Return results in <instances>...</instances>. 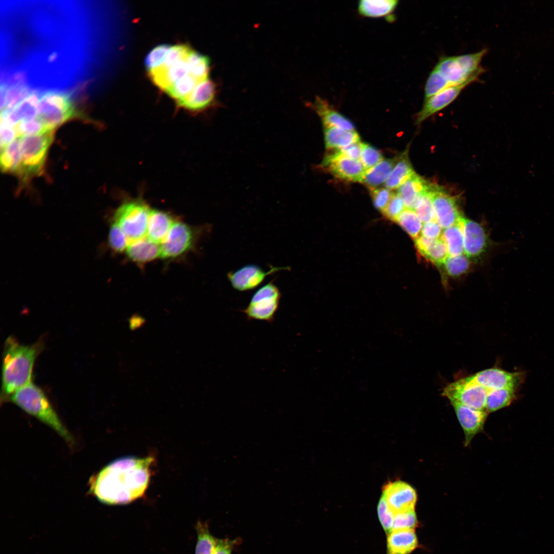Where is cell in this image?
Instances as JSON below:
<instances>
[{
	"label": "cell",
	"mask_w": 554,
	"mask_h": 554,
	"mask_svg": "<svg viewBox=\"0 0 554 554\" xmlns=\"http://www.w3.org/2000/svg\"><path fill=\"white\" fill-rule=\"evenodd\" d=\"M43 349L41 341L24 345L13 337L7 338L3 355L2 402H6L12 393L31 382L34 363Z\"/></svg>",
	"instance_id": "2"
},
{
	"label": "cell",
	"mask_w": 554,
	"mask_h": 554,
	"mask_svg": "<svg viewBox=\"0 0 554 554\" xmlns=\"http://www.w3.org/2000/svg\"><path fill=\"white\" fill-rule=\"evenodd\" d=\"M28 414L44 423L66 442L73 443V438L63 423L44 391L32 382L21 388L7 399Z\"/></svg>",
	"instance_id": "4"
},
{
	"label": "cell",
	"mask_w": 554,
	"mask_h": 554,
	"mask_svg": "<svg viewBox=\"0 0 554 554\" xmlns=\"http://www.w3.org/2000/svg\"><path fill=\"white\" fill-rule=\"evenodd\" d=\"M338 150L342 154L348 157L360 160L362 151V143L361 142H357Z\"/></svg>",
	"instance_id": "53"
},
{
	"label": "cell",
	"mask_w": 554,
	"mask_h": 554,
	"mask_svg": "<svg viewBox=\"0 0 554 554\" xmlns=\"http://www.w3.org/2000/svg\"><path fill=\"white\" fill-rule=\"evenodd\" d=\"M273 279L256 290L246 307L241 310L248 320L274 321L282 297Z\"/></svg>",
	"instance_id": "8"
},
{
	"label": "cell",
	"mask_w": 554,
	"mask_h": 554,
	"mask_svg": "<svg viewBox=\"0 0 554 554\" xmlns=\"http://www.w3.org/2000/svg\"><path fill=\"white\" fill-rule=\"evenodd\" d=\"M405 208L404 203L400 195L398 193H393L388 204L382 212L386 217L395 221Z\"/></svg>",
	"instance_id": "48"
},
{
	"label": "cell",
	"mask_w": 554,
	"mask_h": 554,
	"mask_svg": "<svg viewBox=\"0 0 554 554\" xmlns=\"http://www.w3.org/2000/svg\"><path fill=\"white\" fill-rule=\"evenodd\" d=\"M37 112V117L48 130H53L74 113L69 95L56 91H49L41 95Z\"/></svg>",
	"instance_id": "7"
},
{
	"label": "cell",
	"mask_w": 554,
	"mask_h": 554,
	"mask_svg": "<svg viewBox=\"0 0 554 554\" xmlns=\"http://www.w3.org/2000/svg\"><path fill=\"white\" fill-rule=\"evenodd\" d=\"M423 256L437 265H442L449 257L447 247L441 238L436 240Z\"/></svg>",
	"instance_id": "41"
},
{
	"label": "cell",
	"mask_w": 554,
	"mask_h": 554,
	"mask_svg": "<svg viewBox=\"0 0 554 554\" xmlns=\"http://www.w3.org/2000/svg\"><path fill=\"white\" fill-rule=\"evenodd\" d=\"M441 238L447 247L449 256H457L464 252V236L461 221L458 224L444 229Z\"/></svg>",
	"instance_id": "33"
},
{
	"label": "cell",
	"mask_w": 554,
	"mask_h": 554,
	"mask_svg": "<svg viewBox=\"0 0 554 554\" xmlns=\"http://www.w3.org/2000/svg\"><path fill=\"white\" fill-rule=\"evenodd\" d=\"M195 529L197 542L195 554H213L217 539L211 534L207 522L198 521Z\"/></svg>",
	"instance_id": "35"
},
{
	"label": "cell",
	"mask_w": 554,
	"mask_h": 554,
	"mask_svg": "<svg viewBox=\"0 0 554 554\" xmlns=\"http://www.w3.org/2000/svg\"><path fill=\"white\" fill-rule=\"evenodd\" d=\"M443 228L437 220L424 223L421 230V235L431 239L441 238Z\"/></svg>",
	"instance_id": "50"
},
{
	"label": "cell",
	"mask_w": 554,
	"mask_h": 554,
	"mask_svg": "<svg viewBox=\"0 0 554 554\" xmlns=\"http://www.w3.org/2000/svg\"><path fill=\"white\" fill-rule=\"evenodd\" d=\"M414 173L406 151L397 157L395 165L384 184L385 188L389 190L398 188Z\"/></svg>",
	"instance_id": "29"
},
{
	"label": "cell",
	"mask_w": 554,
	"mask_h": 554,
	"mask_svg": "<svg viewBox=\"0 0 554 554\" xmlns=\"http://www.w3.org/2000/svg\"><path fill=\"white\" fill-rule=\"evenodd\" d=\"M432 183L414 173L398 189L406 208L414 211L423 196L428 192Z\"/></svg>",
	"instance_id": "20"
},
{
	"label": "cell",
	"mask_w": 554,
	"mask_h": 554,
	"mask_svg": "<svg viewBox=\"0 0 554 554\" xmlns=\"http://www.w3.org/2000/svg\"><path fill=\"white\" fill-rule=\"evenodd\" d=\"M414 240L415 245L419 252L423 256L437 239H431L421 235Z\"/></svg>",
	"instance_id": "54"
},
{
	"label": "cell",
	"mask_w": 554,
	"mask_h": 554,
	"mask_svg": "<svg viewBox=\"0 0 554 554\" xmlns=\"http://www.w3.org/2000/svg\"><path fill=\"white\" fill-rule=\"evenodd\" d=\"M30 94L29 89L24 86L15 85L9 88L6 86H1V112L14 108Z\"/></svg>",
	"instance_id": "32"
},
{
	"label": "cell",
	"mask_w": 554,
	"mask_h": 554,
	"mask_svg": "<svg viewBox=\"0 0 554 554\" xmlns=\"http://www.w3.org/2000/svg\"><path fill=\"white\" fill-rule=\"evenodd\" d=\"M397 157L383 160L373 167L365 170L360 183L364 184L370 189L376 188L388 179Z\"/></svg>",
	"instance_id": "27"
},
{
	"label": "cell",
	"mask_w": 554,
	"mask_h": 554,
	"mask_svg": "<svg viewBox=\"0 0 554 554\" xmlns=\"http://www.w3.org/2000/svg\"><path fill=\"white\" fill-rule=\"evenodd\" d=\"M375 207L382 212L388 204L393 192L386 188H373L370 189Z\"/></svg>",
	"instance_id": "49"
},
{
	"label": "cell",
	"mask_w": 554,
	"mask_h": 554,
	"mask_svg": "<svg viewBox=\"0 0 554 554\" xmlns=\"http://www.w3.org/2000/svg\"><path fill=\"white\" fill-rule=\"evenodd\" d=\"M152 457H125L111 462L90 480L89 491L103 503L125 504L143 495L150 479Z\"/></svg>",
	"instance_id": "1"
},
{
	"label": "cell",
	"mask_w": 554,
	"mask_h": 554,
	"mask_svg": "<svg viewBox=\"0 0 554 554\" xmlns=\"http://www.w3.org/2000/svg\"><path fill=\"white\" fill-rule=\"evenodd\" d=\"M108 242L112 249L122 252L127 249L129 241L121 228L114 222L109 230Z\"/></svg>",
	"instance_id": "42"
},
{
	"label": "cell",
	"mask_w": 554,
	"mask_h": 554,
	"mask_svg": "<svg viewBox=\"0 0 554 554\" xmlns=\"http://www.w3.org/2000/svg\"><path fill=\"white\" fill-rule=\"evenodd\" d=\"M128 256L137 263L151 261L161 255V245L147 237L131 242L126 249Z\"/></svg>",
	"instance_id": "23"
},
{
	"label": "cell",
	"mask_w": 554,
	"mask_h": 554,
	"mask_svg": "<svg viewBox=\"0 0 554 554\" xmlns=\"http://www.w3.org/2000/svg\"><path fill=\"white\" fill-rule=\"evenodd\" d=\"M464 253L470 258L480 255L487 246V238L483 227L478 223L463 217Z\"/></svg>",
	"instance_id": "19"
},
{
	"label": "cell",
	"mask_w": 554,
	"mask_h": 554,
	"mask_svg": "<svg viewBox=\"0 0 554 554\" xmlns=\"http://www.w3.org/2000/svg\"><path fill=\"white\" fill-rule=\"evenodd\" d=\"M326 155L321 166L340 179L360 182L365 169L360 160L348 157L338 149Z\"/></svg>",
	"instance_id": "11"
},
{
	"label": "cell",
	"mask_w": 554,
	"mask_h": 554,
	"mask_svg": "<svg viewBox=\"0 0 554 554\" xmlns=\"http://www.w3.org/2000/svg\"><path fill=\"white\" fill-rule=\"evenodd\" d=\"M185 61L189 74L196 81L200 82L208 78L210 62L208 57L191 50Z\"/></svg>",
	"instance_id": "34"
},
{
	"label": "cell",
	"mask_w": 554,
	"mask_h": 554,
	"mask_svg": "<svg viewBox=\"0 0 554 554\" xmlns=\"http://www.w3.org/2000/svg\"><path fill=\"white\" fill-rule=\"evenodd\" d=\"M383 160L382 153L375 148L362 143V151L360 161L365 170L369 169Z\"/></svg>",
	"instance_id": "47"
},
{
	"label": "cell",
	"mask_w": 554,
	"mask_h": 554,
	"mask_svg": "<svg viewBox=\"0 0 554 554\" xmlns=\"http://www.w3.org/2000/svg\"><path fill=\"white\" fill-rule=\"evenodd\" d=\"M20 141L21 138L17 137L1 150V167L3 172L17 174L21 161Z\"/></svg>",
	"instance_id": "31"
},
{
	"label": "cell",
	"mask_w": 554,
	"mask_h": 554,
	"mask_svg": "<svg viewBox=\"0 0 554 554\" xmlns=\"http://www.w3.org/2000/svg\"><path fill=\"white\" fill-rule=\"evenodd\" d=\"M309 107L320 117L324 127H334L346 130H354L352 123L337 111L326 99L317 96L313 103H310Z\"/></svg>",
	"instance_id": "21"
},
{
	"label": "cell",
	"mask_w": 554,
	"mask_h": 554,
	"mask_svg": "<svg viewBox=\"0 0 554 554\" xmlns=\"http://www.w3.org/2000/svg\"><path fill=\"white\" fill-rule=\"evenodd\" d=\"M194 234L191 228L182 222H174L162 242L161 256L172 259L183 254L192 246Z\"/></svg>",
	"instance_id": "15"
},
{
	"label": "cell",
	"mask_w": 554,
	"mask_h": 554,
	"mask_svg": "<svg viewBox=\"0 0 554 554\" xmlns=\"http://www.w3.org/2000/svg\"><path fill=\"white\" fill-rule=\"evenodd\" d=\"M398 3L397 0H362L358 3V11L361 15L365 17H384L391 22L394 21L392 13Z\"/></svg>",
	"instance_id": "25"
},
{
	"label": "cell",
	"mask_w": 554,
	"mask_h": 554,
	"mask_svg": "<svg viewBox=\"0 0 554 554\" xmlns=\"http://www.w3.org/2000/svg\"><path fill=\"white\" fill-rule=\"evenodd\" d=\"M191 49L185 45H176L170 46L163 64L158 68L150 71H163L174 64L186 59Z\"/></svg>",
	"instance_id": "38"
},
{
	"label": "cell",
	"mask_w": 554,
	"mask_h": 554,
	"mask_svg": "<svg viewBox=\"0 0 554 554\" xmlns=\"http://www.w3.org/2000/svg\"><path fill=\"white\" fill-rule=\"evenodd\" d=\"M382 490V497L394 515L414 510L417 495L409 484L400 480L389 481L383 486Z\"/></svg>",
	"instance_id": "13"
},
{
	"label": "cell",
	"mask_w": 554,
	"mask_h": 554,
	"mask_svg": "<svg viewBox=\"0 0 554 554\" xmlns=\"http://www.w3.org/2000/svg\"><path fill=\"white\" fill-rule=\"evenodd\" d=\"M443 265L448 275L458 276L468 270L470 262L468 258L465 254H462L454 256H449Z\"/></svg>",
	"instance_id": "40"
},
{
	"label": "cell",
	"mask_w": 554,
	"mask_h": 554,
	"mask_svg": "<svg viewBox=\"0 0 554 554\" xmlns=\"http://www.w3.org/2000/svg\"><path fill=\"white\" fill-rule=\"evenodd\" d=\"M289 267H274L265 271L256 264L246 265L238 269L227 273V278L232 288L239 291H247L259 287L269 275L283 270H290Z\"/></svg>",
	"instance_id": "12"
},
{
	"label": "cell",
	"mask_w": 554,
	"mask_h": 554,
	"mask_svg": "<svg viewBox=\"0 0 554 554\" xmlns=\"http://www.w3.org/2000/svg\"><path fill=\"white\" fill-rule=\"evenodd\" d=\"M468 377L488 390L505 388L519 389L524 381L525 374L523 371L509 372L498 368H491Z\"/></svg>",
	"instance_id": "14"
},
{
	"label": "cell",
	"mask_w": 554,
	"mask_h": 554,
	"mask_svg": "<svg viewBox=\"0 0 554 554\" xmlns=\"http://www.w3.org/2000/svg\"><path fill=\"white\" fill-rule=\"evenodd\" d=\"M485 387L473 382L468 377L448 384L442 395L450 402H455L469 407L486 410V402L488 391Z\"/></svg>",
	"instance_id": "9"
},
{
	"label": "cell",
	"mask_w": 554,
	"mask_h": 554,
	"mask_svg": "<svg viewBox=\"0 0 554 554\" xmlns=\"http://www.w3.org/2000/svg\"><path fill=\"white\" fill-rule=\"evenodd\" d=\"M458 420L463 428L465 446H468L473 437L483 429L488 412L455 402H450Z\"/></svg>",
	"instance_id": "16"
},
{
	"label": "cell",
	"mask_w": 554,
	"mask_h": 554,
	"mask_svg": "<svg viewBox=\"0 0 554 554\" xmlns=\"http://www.w3.org/2000/svg\"><path fill=\"white\" fill-rule=\"evenodd\" d=\"M149 74L153 82L166 92L175 83L189 75V72L186 61H182L165 70L151 71Z\"/></svg>",
	"instance_id": "26"
},
{
	"label": "cell",
	"mask_w": 554,
	"mask_h": 554,
	"mask_svg": "<svg viewBox=\"0 0 554 554\" xmlns=\"http://www.w3.org/2000/svg\"><path fill=\"white\" fill-rule=\"evenodd\" d=\"M199 83L189 74L175 83L166 92L178 103L188 96Z\"/></svg>",
	"instance_id": "37"
},
{
	"label": "cell",
	"mask_w": 554,
	"mask_h": 554,
	"mask_svg": "<svg viewBox=\"0 0 554 554\" xmlns=\"http://www.w3.org/2000/svg\"><path fill=\"white\" fill-rule=\"evenodd\" d=\"M518 389L505 388L488 391L486 409L492 412L510 405L517 398Z\"/></svg>",
	"instance_id": "30"
},
{
	"label": "cell",
	"mask_w": 554,
	"mask_h": 554,
	"mask_svg": "<svg viewBox=\"0 0 554 554\" xmlns=\"http://www.w3.org/2000/svg\"><path fill=\"white\" fill-rule=\"evenodd\" d=\"M215 92L214 83L208 78L200 82L191 93L177 105L193 112L204 111L214 104Z\"/></svg>",
	"instance_id": "18"
},
{
	"label": "cell",
	"mask_w": 554,
	"mask_h": 554,
	"mask_svg": "<svg viewBox=\"0 0 554 554\" xmlns=\"http://www.w3.org/2000/svg\"><path fill=\"white\" fill-rule=\"evenodd\" d=\"M174 222L169 214L151 209L148 221L147 238L156 243H162Z\"/></svg>",
	"instance_id": "24"
},
{
	"label": "cell",
	"mask_w": 554,
	"mask_h": 554,
	"mask_svg": "<svg viewBox=\"0 0 554 554\" xmlns=\"http://www.w3.org/2000/svg\"><path fill=\"white\" fill-rule=\"evenodd\" d=\"M325 143L328 150L339 149L360 142L358 133L334 127H324Z\"/></svg>",
	"instance_id": "28"
},
{
	"label": "cell",
	"mask_w": 554,
	"mask_h": 554,
	"mask_svg": "<svg viewBox=\"0 0 554 554\" xmlns=\"http://www.w3.org/2000/svg\"><path fill=\"white\" fill-rule=\"evenodd\" d=\"M430 197L437 222L445 229L459 223L462 216L456 197L452 196L439 185L432 184Z\"/></svg>",
	"instance_id": "10"
},
{
	"label": "cell",
	"mask_w": 554,
	"mask_h": 554,
	"mask_svg": "<svg viewBox=\"0 0 554 554\" xmlns=\"http://www.w3.org/2000/svg\"><path fill=\"white\" fill-rule=\"evenodd\" d=\"M53 137V130L21 138V161L17 174L23 180L39 174Z\"/></svg>",
	"instance_id": "5"
},
{
	"label": "cell",
	"mask_w": 554,
	"mask_h": 554,
	"mask_svg": "<svg viewBox=\"0 0 554 554\" xmlns=\"http://www.w3.org/2000/svg\"><path fill=\"white\" fill-rule=\"evenodd\" d=\"M170 47L168 45H161L151 50L147 55L145 61L148 72L158 68L163 64Z\"/></svg>",
	"instance_id": "43"
},
{
	"label": "cell",
	"mask_w": 554,
	"mask_h": 554,
	"mask_svg": "<svg viewBox=\"0 0 554 554\" xmlns=\"http://www.w3.org/2000/svg\"><path fill=\"white\" fill-rule=\"evenodd\" d=\"M395 222L411 238L416 239L421 235L422 222L414 210L405 208L397 217Z\"/></svg>",
	"instance_id": "36"
},
{
	"label": "cell",
	"mask_w": 554,
	"mask_h": 554,
	"mask_svg": "<svg viewBox=\"0 0 554 554\" xmlns=\"http://www.w3.org/2000/svg\"><path fill=\"white\" fill-rule=\"evenodd\" d=\"M468 82L461 85L448 87L424 100L423 107L417 115L416 123L420 124L434 113L445 108L453 102L468 85Z\"/></svg>",
	"instance_id": "17"
},
{
	"label": "cell",
	"mask_w": 554,
	"mask_h": 554,
	"mask_svg": "<svg viewBox=\"0 0 554 554\" xmlns=\"http://www.w3.org/2000/svg\"><path fill=\"white\" fill-rule=\"evenodd\" d=\"M15 127L17 137L20 138L39 134L49 131L37 117L31 120H22Z\"/></svg>",
	"instance_id": "39"
},
{
	"label": "cell",
	"mask_w": 554,
	"mask_h": 554,
	"mask_svg": "<svg viewBox=\"0 0 554 554\" xmlns=\"http://www.w3.org/2000/svg\"><path fill=\"white\" fill-rule=\"evenodd\" d=\"M417 523L414 510L398 513L394 515L392 530L414 529Z\"/></svg>",
	"instance_id": "46"
},
{
	"label": "cell",
	"mask_w": 554,
	"mask_h": 554,
	"mask_svg": "<svg viewBox=\"0 0 554 554\" xmlns=\"http://www.w3.org/2000/svg\"><path fill=\"white\" fill-rule=\"evenodd\" d=\"M17 135L15 126H11L1 123V149L10 144Z\"/></svg>",
	"instance_id": "51"
},
{
	"label": "cell",
	"mask_w": 554,
	"mask_h": 554,
	"mask_svg": "<svg viewBox=\"0 0 554 554\" xmlns=\"http://www.w3.org/2000/svg\"><path fill=\"white\" fill-rule=\"evenodd\" d=\"M379 521L385 532L388 534L392 530L394 514L381 496L377 506Z\"/></svg>",
	"instance_id": "45"
},
{
	"label": "cell",
	"mask_w": 554,
	"mask_h": 554,
	"mask_svg": "<svg viewBox=\"0 0 554 554\" xmlns=\"http://www.w3.org/2000/svg\"><path fill=\"white\" fill-rule=\"evenodd\" d=\"M418 545L414 529L392 530L387 534L386 554H410Z\"/></svg>",
	"instance_id": "22"
},
{
	"label": "cell",
	"mask_w": 554,
	"mask_h": 554,
	"mask_svg": "<svg viewBox=\"0 0 554 554\" xmlns=\"http://www.w3.org/2000/svg\"><path fill=\"white\" fill-rule=\"evenodd\" d=\"M430 191V190L423 196L418 206L414 210L423 224L437 220Z\"/></svg>",
	"instance_id": "44"
},
{
	"label": "cell",
	"mask_w": 554,
	"mask_h": 554,
	"mask_svg": "<svg viewBox=\"0 0 554 554\" xmlns=\"http://www.w3.org/2000/svg\"><path fill=\"white\" fill-rule=\"evenodd\" d=\"M487 50L482 49L473 53L441 57L429 75V77L439 90L448 87L474 82L484 71L480 66Z\"/></svg>",
	"instance_id": "3"
},
{
	"label": "cell",
	"mask_w": 554,
	"mask_h": 554,
	"mask_svg": "<svg viewBox=\"0 0 554 554\" xmlns=\"http://www.w3.org/2000/svg\"><path fill=\"white\" fill-rule=\"evenodd\" d=\"M150 210L140 200L126 201L115 211L114 222L121 228L129 241L137 240L147 235Z\"/></svg>",
	"instance_id": "6"
},
{
	"label": "cell",
	"mask_w": 554,
	"mask_h": 554,
	"mask_svg": "<svg viewBox=\"0 0 554 554\" xmlns=\"http://www.w3.org/2000/svg\"><path fill=\"white\" fill-rule=\"evenodd\" d=\"M239 542L238 539H217L213 554H232L234 547Z\"/></svg>",
	"instance_id": "52"
}]
</instances>
